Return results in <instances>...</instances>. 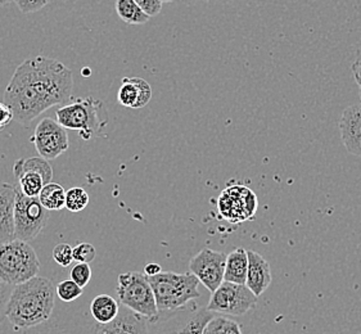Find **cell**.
I'll return each mask as SVG.
<instances>
[{
	"instance_id": "obj_23",
	"label": "cell",
	"mask_w": 361,
	"mask_h": 334,
	"mask_svg": "<svg viewBox=\"0 0 361 334\" xmlns=\"http://www.w3.org/2000/svg\"><path fill=\"white\" fill-rule=\"evenodd\" d=\"M203 334H243L242 327L235 320L229 319L224 315H215L204 328Z\"/></svg>"
},
{
	"instance_id": "obj_11",
	"label": "cell",
	"mask_w": 361,
	"mask_h": 334,
	"mask_svg": "<svg viewBox=\"0 0 361 334\" xmlns=\"http://www.w3.org/2000/svg\"><path fill=\"white\" fill-rule=\"evenodd\" d=\"M217 204L223 218L235 224L252 218L259 202L251 189L243 185H234L225 189Z\"/></svg>"
},
{
	"instance_id": "obj_14",
	"label": "cell",
	"mask_w": 361,
	"mask_h": 334,
	"mask_svg": "<svg viewBox=\"0 0 361 334\" xmlns=\"http://www.w3.org/2000/svg\"><path fill=\"white\" fill-rule=\"evenodd\" d=\"M148 330L149 320L121 305L115 319L106 324L95 323L89 334H148Z\"/></svg>"
},
{
	"instance_id": "obj_3",
	"label": "cell",
	"mask_w": 361,
	"mask_h": 334,
	"mask_svg": "<svg viewBox=\"0 0 361 334\" xmlns=\"http://www.w3.org/2000/svg\"><path fill=\"white\" fill-rule=\"evenodd\" d=\"M149 283L159 313L179 310L201 297L200 280L190 271L181 274L161 271L157 276H149Z\"/></svg>"
},
{
	"instance_id": "obj_18",
	"label": "cell",
	"mask_w": 361,
	"mask_h": 334,
	"mask_svg": "<svg viewBox=\"0 0 361 334\" xmlns=\"http://www.w3.org/2000/svg\"><path fill=\"white\" fill-rule=\"evenodd\" d=\"M16 185L0 180V245L15 240Z\"/></svg>"
},
{
	"instance_id": "obj_1",
	"label": "cell",
	"mask_w": 361,
	"mask_h": 334,
	"mask_svg": "<svg viewBox=\"0 0 361 334\" xmlns=\"http://www.w3.org/2000/svg\"><path fill=\"white\" fill-rule=\"evenodd\" d=\"M73 71L57 59L37 56L25 59L16 68L4 92V103L22 126L73 97Z\"/></svg>"
},
{
	"instance_id": "obj_22",
	"label": "cell",
	"mask_w": 361,
	"mask_h": 334,
	"mask_svg": "<svg viewBox=\"0 0 361 334\" xmlns=\"http://www.w3.org/2000/svg\"><path fill=\"white\" fill-rule=\"evenodd\" d=\"M115 7L117 16L128 25H145L151 18L140 9L135 0H116Z\"/></svg>"
},
{
	"instance_id": "obj_28",
	"label": "cell",
	"mask_w": 361,
	"mask_h": 334,
	"mask_svg": "<svg viewBox=\"0 0 361 334\" xmlns=\"http://www.w3.org/2000/svg\"><path fill=\"white\" fill-rule=\"evenodd\" d=\"M73 261L90 264L95 259V247L92 243H80L73 248Z\"/></svg>"
},
{
	"instance_id": "obj_21",
	"label": "cell",
	"mask_w": 361,
	"mask_h": 334,
	"mask_svg": "<svg viewBox=\"0 0 361 334\" xmlns=\"http://www.w3.org/2000/svg\"><path fill=\"white\" fill-rule=\"evenodd\" d=\"M39 201L48 211L65 209L66 190L58 183H48L39 193Z\"/></svg>"
},
{
	"instance_id": "obj_10",
	"label": "cell",
	"mask_w": 361,
	"mask_h": 334,
	"mask_svg": "<svg viewBox=\"0 0 361 334\" xmlns=\"http://www.w3.org/2000/svg\"><path fill=\"white\" fill-rule=\"evenodd\" d=\"M16 188L22 194L27 197H37L45 184L53 179V168L49 161L43 157H31L17 160L13 165Z\"/></svg>"
},
{
	"instance_id": "obj_6",
	"label": "cell",
	"mask_w": 361,
	"mask_h": 334,
	"mask_svg": "<svg viewBox=\"0 0 361 334\" xmlns=\"http://www.w3.org/2000/svg\"><path fill=\"white\" fill-rule=\"evenodd\" d=\"M216 314L207 307H198L195 302L175 310L159 313L149 320L148 334H203L209 320Z\"/></svg>"
},
{
	"instance_id": "obj_20",
	"label": "cell",
	"mask_w": 361,
	"mask_h": 334,
	"mask_svg": "<svg viewBox=\"0 0 361 334\" xmlns=\"http://www.w3.org/2000/svg\"><path fill=\"white\" fill-rule=\"evenodd\" d=\"M120 311V305L115 298L109 295H99L90 304V313L95 323L106 324L115 319Z\"/></svg>"
},
{
	"instance_id": "obj_17",
	"label": "cell",
	"mask_w": 361,
	"mask_h": 334,
	"mask_svg": "<svg viewBox=\"0 0 361 334\" xmlns=\"http://www.w3.org/2000/svg\"><path fill=\"white\" fill-rule=\"evenodd\" d=\"M248 269H247L246 287L256 297H260L271 284L270 264L260 254L247 251Z\"/></svg>"
},
{
	"instance_id": "obj_8",
	"label": "cell",
	"mask_w": 361,
	"mask_h": 334,
	"mask_svg": "<svg viewBox=\"0 0 361 334\" xmlns=\"http://www.w3.org/2000/svg\"><path fill=\"white\" fill-rule=\"evenodd\" d=\"M16 192L15 237L30 243L47 225L49 211L40 204L37 197L25 196L17 188Z\"/></svg>"
},
{
	"instance_id": "obj_26",
	"label": "cell",
	"mask_w": 361,
	"mask_h": 334,
	"mask_svg": "<svg viewBox=\"0 0 361 334\" xmlns=\"http://www.w3.org/2000/svg\"><path fill=\"white\" fill-rule=\"evenodd\" d=\"M53 260L62 268H68L73 261V247L68 243H59L53 249Z\"/></svg>"
},
{
	"instance_id": "obj_29",
	"label": "cell",
	"mask_w": 361,
	"mask_h": 334,
	"mask_svg": "<svg viewBox=\"0 0 361 334\" xmlns=\"http://www.w3.org/2000/svg\"><path fill=\"white\" fill-rule=\"evenodd\" d=\"M13 1L25 15L42 11L44 7H47L51 3V0H13Z\"/></svg>"
},
{
	"instance_id": "obj_9",
	"label": "cell",
	"mask_w": 361,
	"mask_h": 334,
	"mask_svg": "<svg viewBox=\"0 0 361 334\" xmlns=\"http://www.w3.org/2000/svg\"><path fill=\"white\" fill-rule=\"evenodd\" d=\"M257 298L246 287V284L223 282L212 292L207 310L215 314L242 316L250 313L257 304Z\"/></svg>"
},
{
	"instance_id": "obj_19",
	"label": "cell",
	"mask_w": 361,
	"mask_h": 334,
	"mask_svg": "<svg viewBox=\"0 0 361 334\" xmlns=\"http://www.w3.org/2000/svg\"><path fill=\"white\" fill-rule=\"evenodd\" d=\"M248 256L245 248H235L231 254H226L224 280L231 283H246Z\"/></svg>"
},
{
	"instance_id": "obj_34",
	"label": "cell",
	"mask_w": 361,
	"mask_h": 334,
	"mask_svg": "<svg viewBox=\"0 0 361 334\" xmlns=\"http://www.w3.org/2000/svg\"><path fill=\"white\" fill-rule=\"evenodd\" d=\"M161 271H162V268H161L159 264L152 262V264H147V265H145V274L148 276V278H149V276H157Z\"/></svg>"
},
{
	"instance_id": "obj_16",
	"label": "cell",
	"mask_w": 361,
	"mask_h": 334,
	"mask_svg": "<svg viewBox=\"0 0 361 334\" xmlns=\"http://www.w3.org/2000/svg\"><path fill=\"white\" fill-rule=\"evenodd\" d=\"M152 99V87L142 78H123L117 93L118 103L128 109L145 107Z\"/></svg>"
},
{
	"instance_id": "obj_31",
	"label": "cell",
	"mask_w": 361,
	"mask_h": 334,
	"mask_svg": "<svg viewBox=\"0 0 361 334\" xmlns=\"http://www.w3.org/2000/svg\"><path fill=\"white\" fill-rule=\"evenodd\" d=\"M12 288H13V285L4 283V282L0 279V321L3 319H6V310H7L8 299H9V296H11Z\"/></svg>"
},
{
	"instance_id": "obj_4",
	"label": "cell",
	"mask_w": 361,
	"mask_h": 334,
	"mask_svg": "<svg viewBox=\"0 0 361 334\" xmlns=\"http://www.w3.org/2000/svg\"><path fill=\"white\" fill-rule=\"evenodd\" d=\"M57 123L66 130L78 131L84 140L99 137L109 125V116L104 104L93 97L78 98L56 112Z\"/></svg>"
},
{
	"instance_id": "obj_25",
	"label": "cell",
	"mask_w": 361,
	"mask_h": 334,
	"mask_svg": "<svg viewBox=\"0 0 361 334\" xmlns=\"http://www.w3.org/2000/svg\"><path fill=\"white\" fill-rule=\"evenodd\" d=\"M56 295L63 302H73L82 295V288L75 283L73 279H67L56 287Z\"/></svg>"
},
{
	"instance_id": "obj_35",
	"label": "cell",
	"mask_w": 361,
	"mask_h": 334,
	"mask_svg": "<svg viewBox=\"0 0 361 334\" xmlns=\"http://www.w3.org/2000/svg\"><path fill=\"white\" fill-rule=\"evenodd\" d=\"M13 0H0V8L6 7L9 3H12Z\"/></svg>"
},
{
	"instance_id": "obj_32",
	"label": "cell",
	"mask_w": 361,
	"mask_h": 334,
	"mask_svg": "<svg viewBox=\"0 0 361 334\" xmlns=\"http://www.w3.org/2000/svg\"><path fill=\"white\" fill-rule=\"evenodd\" d=\"M13 120H15L13 111L6 103L0 102V131L4 130Z\"/></svg>"
},
{
	"instance_id": "obj_24",
	"label": "cell",
	"mask_w": 361,
	"mask_h": 334,
	"mask_svg": "<svg viewBox=\"0 0 361 334\" xmlns=\"http://www.w3.org/2000/svg\"><path fill=\"white\" fill-rule=\"evenodd\" d=\"M89 204V194L85 189L73 187L66 192L65 209L71 212L85 210Z\"/></svg>"
},
{
	"instance_id": "obj_13",
	"label": "cell",
	"mask_w": 361,
	"mask_h": 334,
	"mask_svg": "<svg viewBox=\"0 0 361 334\" xmlns=\"http://www.w3.org/2000/svg\"><path fill=\"white\" fill-rule=\"evenodd\" d=\"M225 264L226 254L211 248H203L201 252L192 257L189 269L192 274L198 278L200 283H202L207 291L212 293L224 282Z\"/></svg>"
},
{
	"instance_id": "obj_12",
	"label": "cell",
	"mask_w": 361,
	"mask_h": 334,
	"mask_svg": "<svg viewBox=\"0 0 361 334\" xmlns=\"http://www.w3.org/2000/svg\"><path fill=\"white\" fill-rule=\"evenodd\" d=\"M30 142L35 146L39 156L48 161L56 160L70 147L65 128L49 117H45L37 125Z\"/></svg>"
},
{
	"instance_id": "obj_15",
	"label": "cell",
	"mask_w": 361,
	"mask_h": 334,
	"mask_svg": "<svg viewBox=\"0 0 361 334\" xmlns=\"http://www.w3.org/2000/svg\"><path fill=\"white\" fill-rule=\"evenodd\" d=\"M341 138L347 152L361 156V103L347 107L340 120Z\"/></svg>"
},
{
	"instance_id": "obj_27",
	"label": "cell",
	"mask_w": 361,
	"mask_h": 334,
	"mask_svg": "<svg viewBox=\"0 0 361 334\" xmlns=\"http://www.w3.org/2000/svg\"><path fill=\"white\" fill-rule=\"evenodd\" d=\"M70 276L75 283L80 285L81 288H84V287H87L92 279V269H90L89 264L78 262L71 269Z\"/></svg>"
},
{
	"instance_id": "obj_2",
	"label": "cell",
	"mask_w": 361,
	"mask_h": 334,
	"mask_svg": "<svg viewBox=\"0 0 361 334\" xmlns=\"http://www.w3.org/2000/svg\"><path fill=\"white\" fill-rule=\"evenodd\" d=\"M56 296L51 279L34 276L12 288L6 318L16 329L37 327L51 318Z\"/></svg>"
},
{
	"instance_id": "obj_30",
	"label": "cell",
	"mask_w": 361,
	"mask_h": 334,
	"mask_svg": "<svg viewBox=\"0 0 361 334\" xmlns=\"http://www.w3.org/2000/svg\"><path fill=\"white\" fill-rule=\"evenodd\" d=\"M137 6L145 12V15L149 17H154L159 15L162 9V1L161 0H135Z\"/></svg>"
},
{
	"instance_id": "obj_33",
	"label": "cell",
	"mask_w": 361,
	"mask_h": 334,
	"mask_svg": "<svg viewBox=\"0 0 361 334\" xmlns=\"http://www.w3.org/2000/svg\"><path fill=\"white\" fill-rule=\"evenodd\" d=\"M351 70L354 73L355 81L359 87V92H360L361 98V48L356 53V57H355L354 63L351 66Z\"/></svg>"
},
{
	"instance_id": "obj_5",
	"label": "cell",
	"mask_w": 361,
	"mask_h": 334,
	"mask_svg": "<svg viewBox=\"0 0 361 334\" xmlns=\"http://www.w3.org/2000/svg\"><path fill=\"white\" fill-rule=\"evenodd\" d=\"M40 261L29 242L15 240L0 245V279L9 285L27 282L37 276Z\"/></svg>"
},
{
	"instance_id": "obj_36",
	"label": "cell",
	"mask_w": 361,
	"mask_h": 334,
	"mask_svg": "<svg viewBox=\"0 0 361 334\" xmlns=\"http://www.w3.org/2000/svg\"><path fill=\"white\" fill-rule=\"evenodd\" d=\"M162 3H173V0H161Z\"/></svg>"
},
{
	"instance_id": "obj_7",
	"label": "cell",
	"mask_w": 361,
	"mask_h": 334,
	"mask_svg": "<svg viewBox=\"0 0 361 334\" xmlns=\"http://www.w3.org/2000/svg\"><path fill=\"white\" fill-rule=\"evenodd\" d=\"M116 292L120 304L134 313L140 314L148 320L154 319L159 315L149 278L145 273L129 271L120 274Z\"/></svg>"
}]
</instances>
